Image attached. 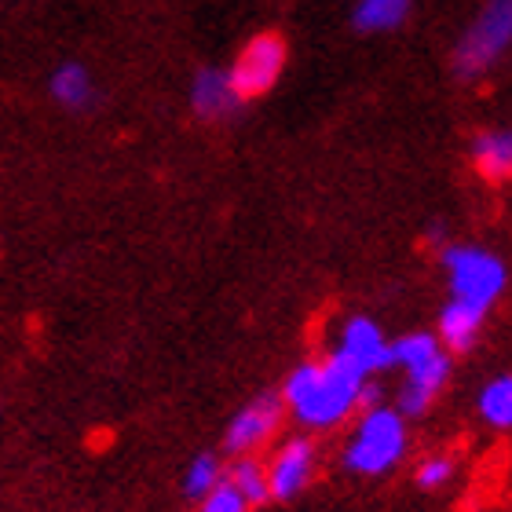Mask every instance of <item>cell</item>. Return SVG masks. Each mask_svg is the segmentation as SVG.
<instances>
[{"mask_svg": "<svg viewBox=\"0 0 512 512\" xmlns=\"http://www.w3.org/2000/svg\"><path fill=\"white\" fill-rule=\"evenodd\" d=\"M366 377L355 374L352 366L341 363L337 355L319 359V363H304L289 374L282 388V403L293 410L300 425L311 428H333L352 414L359 399H363Z\"/></svg>", "mask_w": 512, "mask_h": 512, "instance_id": "1", "label": "cell"}, {"mask_svg": "<svg viewBox=\"0 0 512 512\" xmlns=\"http://www.w3.org/2000/svg\"><path fill=\"white\" fill-rule=\"evenodd\" d=\"M392 366H403L406 384L399 392V414L417 417L425 414L428 403L439 395V388L450 377V355L432 333H406L392 344Z\"/></svg>", "mask_w": 512, "mask_h": 512, "instance_id": "2", "label": "cell"}, {"mask_svg": "<svg viewBox=\"0 0 512 512\" xmlns=\"http://www.w3.org/2000/svg\"><path fill=\"white\" fill-rule=\"evenodd\" d=\"M406 454V421L392 406H370L366 417L355 428L352 443H348V469L359 476H381L395 469L399 458Z\"/></svg>", "mask_w": 512, "mask_h": 512, "instance_id": "3", "label": "cell"}, {"mask_svg": "<svg viewBox=\"0 0 512 512\" xmlns=\"http://www.w3.org/2000/svg\"><path fill=\"white\" fill-rule=\"evenodd\" d=\"M443 267H447L450 293H454L450 300L472 304L480 311H491L494 300L505 293V282H509V267L494 253L476 246H447L443 249Z\"/></svg>", "mask_w": 512, "mask_h": 512, "instance_id": "4", "label": "cell"}, {"mask_svg": "<svg viewBox=\"0 0 512 512\" xmlns=\"http://www.w3.org/2000/svg\"><path fill=\"white\" fill-rule=\"evenodd\" d=\"M512 37V0H487L454 52V70L465 81H476L505 55Z\"/></svg>", "mask_w": 512, "mask_h": 512, "instance_id": "5", "label": "cell"}, {"mask_svg": "<svg viewBox=\"0 0 512 512\" xmlns=\"http://www.w3.org/2000/svg\"><path fill=\"white\" fill-rule=\"evenodd\" d=\"M282 70H286V41L278 33H256L253 41L238 52L235 66L227 70V81H231V92L238 96V103H246V99L271 92Z\"/></svg>", "mask_w": 512, "mask_h": 512, "instance_id": "6", "label": "cell"}, {"mask_svg": "<svg viewBox=\"0 0 512 512\" xmlns=\"http://www.w3.org/2000/svg\"><path fill=\"white\" fill-rule=\"evenodd\" d=\"M333 355L348 363L355 374H377V370H388L392 366V344L384 341L381 326L374 319H366V315H355V319L344 322L341 330V341L333 348Z\"/></svg>", "mask_w": 512, "mask_h": 512, "instance_id": "7", "label": "cell"}, {"mask_svg": "<svg viewBox=\"0 0 512 512\" xmlns=\"http://www.w3.org/2000/svg\"><path fill=\"white\" fill-rule=\"evenodd\" d=\"M278 421H282V399L278 395H260L249 406H242L235 421L227 425L224 447L235 458H246V454H253L256 447H264L267 439L275 436Z\"/></svg>", "mask_w": 512, "mask_h": 512, "instance_id": "8", "label": "cell"}, {"mask_svg": "<svg viewBox=\"0 0 512 512\" xmlns=\"http://www.w3.org/2000/svg\"><path fill=\"white\" fill-rule=\"evenodd\" d=\"M311 472H315V447H311V439H289L286 447L275 454V461L267 465V491L278 502H289V498H297L308 487Z\"/></svg>", "mask_w": 512, "mask_h": 512, "instance_id": "9", "label": "cell"}, {"mask_svg": "<svg viewBox=\"0 0 512 512\" xmlns=\"http://www.w3.org/2000/svg\"><path fill=\"white\" fill-rule=\"evenodd\" d=\"M191 107L198 118L205 121H220L231 118L238 110V96L231 92V81H227V70H202L191 85Z\"/></svg>", "mask_w": 512, "mask_h": 512, "instance_id": "10", "label": "cell"}, {"mask_svg": "<svg viewBox=\"0 0 512 512\" xmlns=\"http://www.w3.org/2000/svg\"><path fill=\"white\" fill-rule=\"evenodd\" d=\"M472 165L487 183H505L512 172V132L509 128H487L472 139Z\"/></svg>", "mask_w": 512, "mask_h": 512, "instance_id": "11", "label": "cell"}, {"mask_svg": "<svg viewBox=\"0 0 512 512\" xmlns=\"http://www.w3.org/2000/svg\"><path fill=\"white\" fill-rule=\"evenodd\" d=\"M483 319H487V311L472 308V304H461V300H450L443 315H439V337L450 348V352H469L476 337L483 330Z\"/></svg>", "mask_w": 512, "mask_h": 512, "instance_id": "12", "label": "cell"}, {"mask_svg": "<svg viewBox=\"0 0 512 512\" xmlns=\"http://www.w3.org/2000/svg\"><path fill=\"white\" fill-rule=\"evenodd\" d=\"M52 96H55V103H59V107H66V110L92 107V99H96L92 74H88L81 63H63L52 74Z\"/></svg>", "mask_w": 512, "mask_h": 512, "instance_id": "13", "label": "cell"}, {"mask_svg": "<svg viewBox=\"0 0 512 512\" xmlns=\"http://www.w3.org/2000/svg\"><path fill=\"white\" fill-rule=\"evenodd\" d=\"M410 15V0H359L352 22L359 33H388L399 30Z\"/></svg>", "mask_w": 512, "mask_h": 512, "instance_id": "14", "label": "cell"}, {"mask_svg": "<svg viewBox=\"0 0 512 512\" xmlns=\"http://www.w3.org/2000/svg\"><path fill=\"white\" fill-rule=\"evenodd\" d=\"M227 483L242 494L246 505H264L267 498H271V491H267V469L253 458H238L231 476H227Z\"/></svg>", "mask_w": 512, "mask_h": 512, "instance_id": "15", "label": "cell"}, {"mask_svg": "<svg viewBox=\"0 0 512 512\" xmlns=\"http://www.w3.org/2000/svg\"><path fill=\"white\" fill-rule=\"evenodd\" d=\"M480 414L487 425L509 428L512 425V377H494L480 392Z\"/></svg>", "mask_w": 512, "mask_h": 512, "instance_id": "16", "label": "cell"}, {"mask_svg": "<svg viewBox=\"0 0 512 512\" xmlns=\"http://www.w3.org/2000/svg\"><path fill=\"white\" fill-rule=\"evenodd\" d=\"M216 483H220V461H216L213 454H198V458L191 461L187 476H183V491H187V498H198V502H202Z\"/></svg>", "mask_w": 512, "mask_h": 512, "instance_id": "17", "label": "cell"}, {"mask_svg": "<svg viewBox=\"0 0 512 512\" xmlns=\"http://www.w3.org/2000/svg\"><path fill=\"white\" fill-rule=\"evenodd\" d=\"M202 512H249V505L242 502V494H238L231 483L220 480L213 491L202 498Z\"/></svg>", "mask_w": 512, "mask_h": 512, "instance_id": "18", "label": "cell"}, {"mask_svg": "<svg viewBox=\"0 0 512 512\" xmlns=\"http://www.w3.org/2000/svg\"><path fill=\"white\" fill-rule=\"evenodd\" d=\"M450 476H454V461L450 458H428V461H421V469H417V483H421L425 491L443 487Z\"/></svg>", "mask_w": 512, "mask_h": 512, "instance_id": "19", "label": "cell"}]
</instances>
